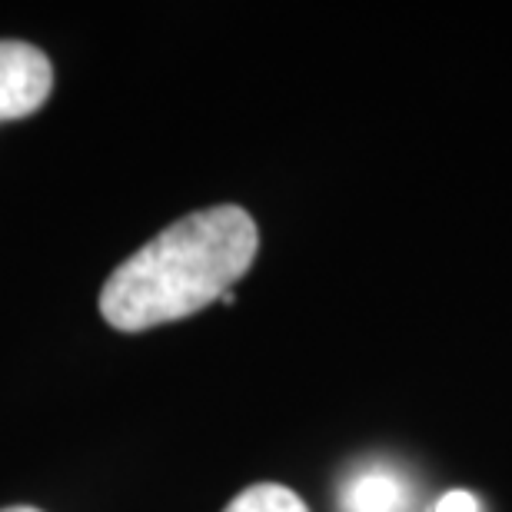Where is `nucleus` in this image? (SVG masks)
Returning a JSON list of instances; mask_svg holds the SVG:
<instances>
[{
	"mask_svg": "<svg viewBox=\"0 0 512 512\" xmlns=\"http://www.w3.org/2000/svg\"><path fill=\"white\" fill-rule=\"evenodd\" d=\"M260 230L243 207L197 210L127 256L100 290V316L120 333L177 323L217 303L243 280Z\"/></svg>",
	"mask_w": 512,
	"mask_h": 512,
	"instance_id": "nucleus-1",
	"label": "nucleus"
},
{
	"mask_svg": "<svg viewBox=\"0 0 512 512\" xmlns=\"http://www.w3.org/2000/svg\"><path fill=\"white\" fill-rule=\"evenodd\" d=\"M54 90V64L27 40H0V120L37 114Z\"/></svg>",
	"mask_w": 512,
	"mask_h": 512,
	"instance_id": "nucleus-2",
	"label": "nucleus"
},
{
	"mask_svg": "<svg viewBox=\"0 0 512 512\" xmlns=\"http://www.w3.org/2000/svg\"><path fill=\"white\" fill-rule=\"evenodd\" d=\"M409 493L389 469H363L343 493V512H406Z\"/></svg>",
	"mask_w": 512,
	"mask_h": 512,
	"instance_id": "nucleus-3",
	"label": "nucleus"
},
{
	"mask_svg": "<svg viewBox=\"0 0 512 512\" xmlns=\"http://www.w3.org/2000/svg\"><path fill=\"white\" fill-rule=\"evenodd\" d=\"M223 512H310V509H306V503L293 489H286L280 483H260L243 489Z\"/></svg>",
	"mask_w": 512,
	"mask_h": 512,
	"instance_id": "nucleus-4",
	"label": "nucleus"
},
{
	"mask_svg": "<svg viewBox=\"0 0 512 512\" xmlns=\"http://www.w3.org/2000/svg\"><path fill=\"white\" fill-rule=\"evenodd\" d=\"M433 512H483V506L469 489H449V493L436 499Z\"/></svg>",
	"mask_w": 512,
	"mask_h": 512,
	"instance_id": "nucleus-5",
	"label": "nucleus"
},
{
	"mask_svg": "<svg viewBox=\"0 0 512 512\" xmlns=\"http://www.w3.org/2000/svg\"><path fill=\"white\" fill-rule=\"evenodd\" d=\"M0 512H40L34 506H7V509H0Z\"/></svg>",
	"mask_w": 512,
	"mask_h": 512,
	"instance_id": "nucleus-6",
	"label": "nucleus"
}]
</instances>
